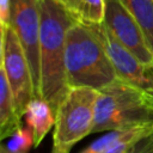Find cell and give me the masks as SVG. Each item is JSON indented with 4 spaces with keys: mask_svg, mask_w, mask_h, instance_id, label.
I'll return each instance as SVG.
<instances>
[{
    "mask_svg": "<svg viewBox=\"0 0 153 153\" xmlns=\"http://www.w3.org/2000/svg\"><path fill=\"white\" fill-rule=\"evenodd\" d=\"M39 93L56 112L68 91L66 74L67 33L75 23L56 0H39Z\"/></svg>",
    "mask_w": 153,
    "mask_h": 153,
    "instance_id": "6da1fadb",
    "label": "cell"
},
{
    "mask_svg": "<svg viewBox=\"0 0 153 153\" xmlns=\"http://www.w3.org/2000/svg\"><path fill=\"white\" fill-rule=\"evenodd\" d=\"M66 74L68 87L102 90L117 76L92 25L75 22L67 33Z\"/></svg>",
    "mask_w": 153,
    "mask_h": 153,
    "instance_id": "7a4b0ae2",
    "label": "cell"
},
{
    "mask_svg": "<svg viewBox=\"0 0 153 153\" xmlns=\"http://www.w3.org/2000/svg\"><path fill=\"white\" fill-rule=\"evenodd\" d=\"M148 123H153V99L140 90L116 78L98 91L92 134Z\"/></svg>",
    "mask_w": 153,
    "mask_h": 153,
    "instance_id": "3957f363",
    "label": "cell"
},
{
    "mask_svg": "<svg viewBox=\"0 0 153 153\" xmlns=\"http://www.w3.org/2000/svg\"><path fill=\"white\" fill-rule=\"evenodd\" d=\"M98 91L90 87H69L55 112L51 153H69L75 143L94 126Z\"/></svg>",
    "mask_w": 153,
    "mask_h": 153,
    "instance_id": "277c9868",
    "label": "cell"
},
{
    "mask_svg": "<svg viewBox=\"0 0 153 153\" xmlns=\"http://www.w3.org/2000/svg\"><path fill=\"white\" fill-rule=\"evenodd\" d=\"M0 69L6 75L18 115L23 118L26 105L37 94L25 51L12 26L1 27Z\"/></svg>",
    "mask_w": 153,
    "mask_h": 153,
    "instance_id": "5b68a950",
    "label": "cell"
},
{
    "mask_svg": "<svg viewBox=\"0 0 153 153\" xmlns=\"http://www.w3.org/2000/svg\"><path fill=\"white\" fill-rule=\"evenodd\" d=\"M114 66L117 79L134 86L153 99V63H145L122 45L104 23L92 25Z\"/></svg>",
    "mask_w": 153,
    "mask_h": 153,
    "instance_id": "8992f818",
    "label": "cell"
},
{
    "mask_svg": "<svg viewBox=\"0 0 153 153\" xmlns=\"http://www.w3.org/2000/svg\"><path fill=\"white\" fill-rule=\"evenodd\" d=\"M11 26L25 51L36 94L39 93V0H12Z\"/></svg>",
    "mask_w": 153,
    "mask_h": 153,
    "instance_id": "52a82bcc",
    "label": "cell"
},
{
    "mask_svg": "<svg viewBox=\"0 0 153 153\" xmlns=\"http://www.w3.org/2000/svg\"><path fill=\"white\" fill-rule=\"evenodd\" d=\"M104 24L115 38L145 63H153V51L139 23L122 0H104Z\"/></svg>",
    "mask_w": 153,
    "mask_h": 153,
    "instance_id": "ba28073f",
    "label": "cell"
},
{
    "mask_svg": "<svg viewBox=\"0 0 153 153\" xmlns=\"http://www.w3.org/2000/svg\"><path fill=\"white\" fill-rule=\"evenodd\" d=\"M23 121L32 130L35 147H38L55 124V112L47 100L35 97L26 105Z\"/></svg>",
    "mask_w": 153,
    "mask_h": 153,
    "instance_id": "9c48e42d",
    "label": "cell"
},
{
    "mask_svg": "<svg viewBox=\"0 0 153 153\" xmlns=\"http://www.w3.org/2000/svg\"><path fill=\"white\" fill-rule=\"evenodd\" d=\"M22 127L23 118L18 115L6 75L0 69V139L11 137Z\"/></svg>",
    "mask_w": 153,
    "mask_h": 153,
    "instance_id": "30bf717a",
    "label": "cell"
},
{
    "mask_svg": "<svg viewBox=\"0 0 153 153\" xmlns=\"http://www.w3.org/2000/svg\"><path fill=\"white\" fill-rule=\"evenodd\" d=\"M72 18L85 25H99L104 23V0H56Z\"/></svg>",
    "mask_w": 153,
    "mask_h": 153,
    "instance_id": "8fae6325",
    "label": "cell"
},
{
    "mask_svg": "<svg viewBox=\"0 0 153 153\" xmlns=\"http://www.w3.org/2000/svg\"><path fill=\"white\" fill-rule=\"evenodd\" d=\"M139 23L153 51V0H122Z\"/></svg>",
    "mask_w": 153,
    "mask_h": 153,
    "instance_id": "7c38bea8",
    "label": "cell"
},
{
    "mask_svg": "<svg viewBox=\"0 0 153 153\" xmlns=\"http://www.w3.org/2000/svg\"><path fill=\"white\" fill-rule=\"evenodd\" d=\"M6 148L13 153H27L32 146H35L33 133L29 127L19 128L11 137H8V142L5 143Z\"/></svg>",
    "mask_w": 153,
    "mask_h": 153,
    "instance_id": "4fadbf2b",
    "label": "cell"
},
{
    "mask_svg": "<svg viewBox=\"0 0 153 153\" xmlns=\"http://www.w3.org/2000/svg\"><path fill=\"white\" fill-rule=\"evenodd\" d=\"M12 0H0V27L11 26Z\"/></svg>",
    "mask_w": 153,
    "mask_h": 153,
    "instance_id": "5bb4252c",
    "label": "cell"
},
{
    "mask_svg": "<svg viewBox=\"0 0 153 153\" xmlns=\"http://www.w3.org/2000/svg\"><path fill=\"white\" fill-rule=\"evenodd\" d=\"M128 153H153V134L136 142Z\"/></svg>",
    "mask_w": 153,
    "mask_h": 153,
    "instance_id": "9a60e30c",
    "label": "cell"
},
{
    "mask_svg": "<svg viewBox=\"0 0 153 153\" xmlns=\"http://www.w3.org/2000/svg\"><path fill=\"white\" fill-rule=\"evenodd\" d=\"M0 153H13V152H10V151L6 148L5 143H2V145L0 146Z\"/></svg>",
    "mask_w": 153,
    "mask_h": 153,
    "instance_id": "2e32d148",
    "label": "cell"
}]
</instances>
